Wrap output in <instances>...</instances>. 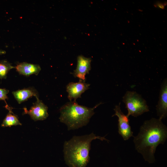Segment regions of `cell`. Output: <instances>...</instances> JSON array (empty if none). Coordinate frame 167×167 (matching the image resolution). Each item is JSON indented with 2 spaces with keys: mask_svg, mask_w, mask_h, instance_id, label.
I'll return each instance as SVG.
<instances>
[{
  "mask_svg": "<svg viewBox=\"0 0 167 167\" xmlns=\"http://www.w3.org/2000/svg\"><path fill=\"white\" fill-rule=\"evenodd\" d=\"M128 110L126 115L137 117L143 113L149 111L146 100L141 95L135 91H127L122 98Z\"/></svg>",
  "mask_w": 167,
  "mask_h": 167,
  "instance_id": "cell-4",
  "label": "cell"
},
{
  "mask_svg": "<svg viewBox=\"0 0 167 167\" xmlns=\"http://www.w3.org/2000/svg\"><path fill=\"white\" fill-rule=\"evenodd\" d=\"M48 108L39 98L36 99V101L33 103L29 110L26 108H24V113L28 114L34 121L43 120L48 117Z\"/></svg>",
  "mask_w": 167,
  "mask_h": 167,
  "instance_id": "cell-6",
  "label": "cell"
},
{
  "mask_svg": "<svg viewBox=\"0 0 167 167\" xmlns=\"http://www.w3.org/2000/svg\"><path fill=\"white\" fill-rule=\"evenodd\" d=\"M12 93L19 104L26 101L33 96H35L36 99L39 98L37 91L33 88L19 90L13 92Z\"/></svg>",
  "mask_w": 167,
  "mask_h": 167,
  "instance_id": "cell-11",
  "label": "cell"
},
{
  "mask_svg": "<svg viewBox=\"0 0 167 167\" xmlns=\"http://www.w3.org/2000/svg\"><path fill=\"white\" fill-rule=\"evenodd\" d=\"M105 137L96 136L92 133L82 136H75L65 141L63 152L66 165L69 167H86L90 160L89 152L92 141L97 139L109 142Z\"/></svg>",
  "mask_w": 167,
  "mask_h": 167,
  "instance_id": "cell-2",
  "label": "cell"
},
{
  "mask_svg": "<svg viewBox=\"0 0 167 167\" xmlns=\"http://www.w3.org/2000/svg\"><path fill=\"white\" fill-rule=\"evenodd\" d=\"M133 137L136 150L145 161L153 163L156 160L154 154L157 147L166 140L167 128L162 120L152 118L145 121L138 135Z\"/></svg>",
  "mask_w": 167,
  "mask_h": 167,
  "instance_id": "cell-1",
  "label": "cell"
},
{
  "mask_svg": "<svg viewBox=\"0 0 167 167\" xmlns=\"http://www.w3.org/2000/svg\"><path fill=\"white\" fill-rule=\"evenodd\" d=\"M5 107L9 110V112L3 120L1 126L3 127H11L13 126L21 125L17 116L13 112V108L10 107L8 105H6Z\"/></svg>",
  "mask_w": 167,
  "mask_h": 167,
  "instance_id": "cell-12",
  "label": "cell"
},
{
  "mask_svg": "<svg viewBox=\"0 0 167 167\" xmlns=\"http://www.w3.org/2000/svg\"><path fill=\"white\" fill-rule=\"evenodd\" d=\"M101 104L91 108L80 105L76 101H70L60 108V121L67 126L69 131L82 127L88 123L95 113L94 109Z\"/></svg>",
  "mask_w": 167,
  "mask_h": 167,
  "instance_id": "cell-3",
  "label": "cell"
},
{
  "mask_svg": "<svg viewBox=\"0 0 167 167\" xmlns=\"http://www.w3.org/2000/svg\"><path fill=\"white\" fill-rule=\"evenodd\" d=\"M77 60V66L74 71L73 75L75 77L85 81L86 75L89 73L91 69V59L90 58H86L80 55L78 57Z\"/></svg>",
  "mask_w": 167,
  "mask_h": 167,
  "instance_id": "cell-9",
  "label": "cell"
},
{
  "mask_svg": "<svg viewBox=\"0 0 167 167\" xmlns=\"http://www.w3.org/2000/svg\"><path fill=\"white\" fill-rule=\"evenodd\" d=\"M90 84L85 83V81L79 79L78 82H71L66 86V90L68 93V98L70 101H74L81 97V94L89 88Z\"/></svg>",
  "mask_w": 167,
  "mask_h": 167,
  "instance_id": "cell-8",
  "label": "cell"
},
{
  "mask_svg": "<svg viewBox=\"0 0 167 167\" xmlns=\"http://www.w3.org/2000/svg\"><path fill=\"white\" fill-rule=\"evenodd\" d=\"M120 103L115 106L114 110L115 113L112 117L116 116L118 118V132L124 140H128L133 136V132L129 124V119L126 115L122 111L120 108Z\"/></svg>",
  "mask_w": 167,
  "mask_h": 167,
  "instance_id": "cell-5",
  "label": "cell"
},
{
  "mask_svg": "<svg viewBox=\"0 0 167 167\" xmlns=\"http://www.w3.org/2000/svg\"><path fill=\"white\" fill-rule=\"evenodd\" d=\"M15 67L6 60L0 61V79H6L8 72Z\"/></svg>",
  "mask_w": 167,
  "mask_h": 167,
  "instance_id": "cell-13",
  "label": "cell"
},
{
  "mask_svg": "<svg viewBox=\"0 0 167 167\" xmlns=\"http://www.w3.org/2000/svg\"><path fill=\"white\" fill-rule=\"evenodd\" d=\"M6 53V52L4 50L0 49V55L5 54Z\"/></svg>",
  "mask_w": 167,
  "mask_h": 167,
  "instance_id": "cell-15",
  "label": "cell"
},
{
  "mask_svg": "<svg viewBox=\"0 0 167 167\" xmlns=\"http://www.w3.org/2000/svg\"><path fill=\"white\" fill-rule=\"evenodd\" d=\"M15 67L16 71L20 75L27 76L32 74L37 75L41 69L39 65L26 62L19 63Z\"/></svg>",
  "mask_w": 167,
  "mask_h": 167,
  "instance_id": "cell-10",
  "label": "cell"
},
{
  "mask_svg": "<svg viewBox=\"0 0 167 167\" xmlns=\"http://www.w3.org/2000/svg\"><path fill=\"white\" fill-rule=\"evenodd\" d=\"M157 115L162 120L167 116V79H165L162 83L159 100L156 106Z\"/></svg>",
  "mask_w": 167,
  "mask_h": 167,
  "instance_id": "cell-7",
  "label": "cell"
},
{
  "mask_svg": "<svg viewBox=\"0 0 167 167\" xmlns=\"http://www.w3.org/2000/svg\"><path fill=\"white\" fill-rule=\"evenodd\" d=\"M9 90L5 88H0V100L5 101L6 105H7L6 102V99H8L7 94L9 93Z\"/></svg>",
  "mask_w": 167,
  "mask_h": 167,
  "instance_id": "cell-14",
  "label": "cell"
}]
</instances>
